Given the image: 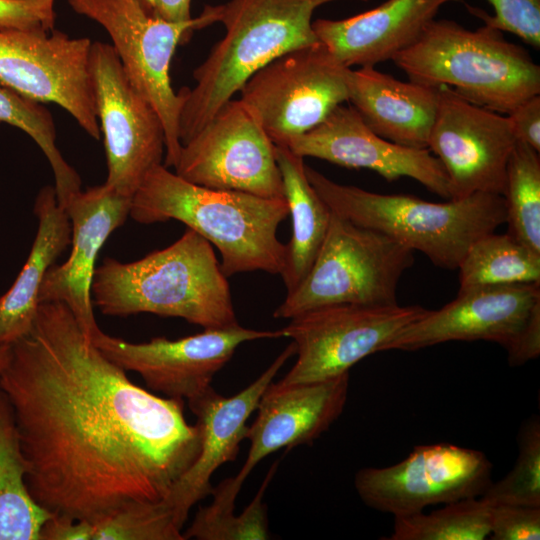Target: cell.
I'll use <instances>...</instances> for the list:
<instances>
[{"label": "cell", "instance_id": "cell-28", "mask_svg": "<svg viewBox=\"0 0 540 540\" xmlns=\"http://www.w3.org/2000/svg\"><path fill=\"white\" fill-rule=\"evenodd\" d=\"M0 122L22 130L40 147L53 172L57 201L64 207L69 198L81 190V179L56 145V128L50 111L43 103L0 82Z\"/></svg>", "mask_w": 540, "mask_h": 540}, {"label": "cell", "instance_id": "cell-21", "mask_svg": "<svg viewBox=\"0 0 540 540\" xmlns=\"http://www.w3.org/2000/svg\"><path fill=\"white\" fill-rule=\"evenodd\" d=\"M295 352L296 347L292 342L255 381L231 397H224L210 387L188 401L201 429L200 452L163 499L181 528L190 509L212 494L210 480L214 472L226 462L236 459L240 443L246 438L248 418L256 410L261 396L278 371Z\"/></svg>", "mask_w": 540, "mask_h": 540}, {"label": "cell", "instance_id": "cell-8", "mask_svg": "<svg viewBox=\"0 0 540 540\" xmlns=\"http://www.w3.org/2000/svg\"><path fill=\"white\" fill-rule=\"evenodd\" d=\"M78 14L100 24L109 34L122 67L139 93L160 117L165 134V164L175 167L181 149V91L170 81V64L179 44L194 30L218 22L217 6L206 5L188 21L172 22L148 14L135 0H67Z\"/></svg>", "mask_w": 540, "mask_h": 540}, {"label": "cell", "instance_id": "cell-29", "mask_svg": "<svg viewBox=\"0 0 540 540\" xmlns=\"http://www.w3.org/2000/svg\"><path fill=\"white\" fill-rule=\"evenodd\" d=\"M503 198L507 233L540 254V157L519 140L507 164Z\"/></svg>", "mask_w": 540, "mask_h": 540}, {"label": "cell", "instance_id": "cell-16", "mask_svg": "<svg viewBox=\"0 0 540 540\" xmlns=\"http://www.w3.org/2000/svg\"><path fill=\"white\" fill-rule=\"evenodd\" d=\"M282 331H259L239 324L204 329L177 340L155 337L132 343L100 330L92 339L98 350L125 371H134L153 391L171 398L200 396L211 387L214 375L244 342L282 337Z\"/></svg>", "mask_w": 540, "mask_h": 540}, {"label": "cell", "instance_id": "cell-2", "mask_svg": "<svg viewBox=\"0 0 540 540\" xmlns=\"http://www.w3.org/2000/svg\"><path fill=\"white\" fill-rule=\"evenodd\" d=\"M288 215L285 198L203 187L163 164L146 175L129 212L141 224L184 223L218 249L226 277L251 271L281 274L286 246L277 229Z\"/></svg>", "mask_w": 540, "mask_h": 540}, {"label": "cell", "instance_id": "cell-25", "mask_svg": "<svg viewBox=\"0 0 540 540\" xmlns=\"http://www.w3.org/2000/svg\"><path fill=\"white\" fill-rule=\"evenodd\" d=\"M275 155L292 218V236L285 245L280 274L290 293L309 272L327 234L332 211L309 182L303 157L281 144H275Z\"/></svg>", "mask_w": 540, "mask_h": 540}, {"label": "cell", "instance_id": "cell-18", "mask_svg": "<svg viewBox=\"0 0 540 540\" xmlns=\"http://www.w3.org/2000/svg\"><path fill=\"white\" fill-rule=\"evenodd\" d=\"M301 157H314L347 168L370 169L389 182L412 178L450 199L447 174L429 149L388 141L373 132L352 106H337L315 128L285 144Z\"/></svg>", "mask_w": 540, "mask_h": 540}, {"label": "cell", "instance_id": "cell-12", "mask_svg": "<svg viewBox=\"0 0 540 540\" xmlns=\"http://www.w3.org/2000/svg\"><path fill=\"white\" fill-rule=\"evenodd\" d=\"M174 168L203 187L285 198L275 144L240 99L227 101L182 144Z\"/></svg>", "mask_w": 540, "mask_h": 540}, {"label": "cell", "instance_id": "cell-14", "mask_svg": "<svg viewBox=\"0 0 540 540\" xmlns=\"http://www.w3.org/2000/svg\"><path fill=\"white\" fill-rule=\"evenodd\" d=\"M91 44L54 29L0 30V82L40 103L59 105L99 140L89 74Z\"/></svg>", "mask_w": 540, "mask_h": 540}, {"label": "cell", "instance_id": "cell-20", "mask_svg": "<svg viewBox=\"0 0 540 540\" xmlns=\"http://www.w3.org/2000/svg\"><path fill=\"white\" fill-rule=\"evenodd\" d=\"M349 387V373L307 383L279 385L271 382L257 405V416L248 426L247 459L239 473L218 486L236 500L254 467L281 448L310 444L325 432L343 412Z\"/></svg>", "mask_w": 540, "mask_h": 540}, {"label": "cell", "instance_id": "cell-15", "mask_svg": "<svg viewBox=\"0 0 540 540\" xmlns=\"http://www.w3.org/2000/svg\"><path fill=\"white\" fill-rule=\"evenodd\" d=\"M438 90L427 149L447 174L450 199L475 193L503 197L507 164L517 141L508 117L463 99L447 86Z\"/></svg>", "mask_w": 540, "mask_h": 540}, {"label": "cell", "instance_id": "cell-37", "mask_svg": "<svg viewBox=\"0 0 540 540\" xmlns=\"http://www.w3.org/2000/svg\"><path fill=\"white\" fill-rule=\"evenodd\" d=\"M508 117L516 140L540 152V96L533 95L518 104Z\"/></svg>", "mask_w": 540, "mask_h": 540}, {"label": "cell", "instance_id": "cell-33", "mask_svg": "<svg viewBox=\"0 0 540 540\" xmlns=\"http://www.w3.org/2000/svg\"><path fill=\"white\" fill-rule=\"evenodd\" d=\"M278 463L276 461L271 466L255 497L240 515H234V510L216 512L206 506L200 507L191 525L183 533L184 540L269 539L267 507L263 498Z\"/></svg>", "mask_w": 540, "mask_h": 540}, {"label": "cell", "instance_id": "cell-24", "mask_svg": "<svg viewBox=\"0 0 540 540\" xmlns=\"http://www.w3.org/2000/svg\"><path fill=\"white\" fill-rule=\"evenodd\" d=\"M34 213L38 228L27 260L11 287L0 295V345L9 346L31 332L44 276L71 243V221L57 201L54 186L38 192Z\"/></svg>", "mask_w": 540, "mask_h": 540}, {"label": "cell", "instance_id": "cell-34", "mask_svg": "<svg viewBox=\"0 0 540 540\" xmlns=\"http://www.w3.org/2000/svg\"><path fill=\"white\" fill-rule=\"evenodd\" d=\"M494 15L468 7L484 24L510 32L534 48L540 47V0H487Z\"/></svg>", "mask_w": 540, "mask_h": 540}, {"label": "cell", "instance_id": "cell-30", "mask_svg": "<svg viewBox=\"0 0 540 540\" xmlns=\"http://www.w3.org/2000/svg\"><path fill=\"white\" fill-rule=\"evenodd\" d=\"M492 506L481 497L444 504L430 513L394 517L390 540H483L490 535Z\"/></svg>", "mask_w": 540, "mask_h": 540}, {"label": "cell", "instance_id": "cell-4", "mask_svg": "<svg viewBox=\"0 0 540 540\" xmlns=\"http://www.w3.org/2000/svg\"><path fill=\"white\" fill-rule=\"evenodd\" d=\"M338 0H230L217 5L225 36L180 91L181 145L193 137L258 70L292 50L319 42L312 16ZM368 1V0H360Z\"/></svg>", "mask_w": 540, "mask_h": 540}, {"label": "cell", "instance_id": "cell-27", "mask_svg": "<svg viewBox=\"0 0 540 540\" xmlns=\"http://www.w3.org/2000/svg\"><path fill=\"white\" fill-rule=\"evenodd\" d=\"M457 269L459 290L486 285L540 284V254L507 232H491L475 240Z\"/></svg>", "mask_w": 540, "mask_h": 540}, {"label": "cell", "instance_id": "cell-13", "mask_svg": "<svg viewBox=\"0 0 540 540\" xmlns=\"http://www.w3.org/2000/svg\"><path fill=\"white\" fill-rule=\"evenodd\" d=\"M492 463L481 451L451 443L419 445L401 462L359 470L355 489L369 507L404 517L426 507L480 497Z\"/></svg>", "mask_w": 540, "mask_h": 540}, {"label": "cell", "instance_id": "cell-22", "mask_svg": "<svg viewBox=\"0 0 540 540\" xmlns=\"http://www.w3.org/2000/svg\"><path fill=\"white\" fill-rule=\"evenodd\" d=\"M450 1L386 0L349 18L317 19L312 28L344 66L374 67L410 47Z\"/></svg>", "mask_w": 540, "mask_h": 540}, {"label": "cell", "instance_id": "cell-17", "mask_svg": "<svg viewBox=\"0 0 540 540\" xmlns=\"http://www.w3.org/2000/svg\"><path fill=\"white\" fill-rule=\"evenodd\" d=\"M540 284L486 285L459 290L438 310H428L384 345L414 351L449 341L485 340L504 347L510 360L534 315Z\"/></svg>", "mask_w": 540, "mask_h": 540}, {"label": "cell", "instance_id": "cell-36", "mask_svg": "<svg viewBox=\"0 0 540 540\" xmlns=\"http://www.w3.org/2000/svg\"><path fill=\"white\" fill-rule=\"evenodd\" d=\"M54 0H0V30L52 31Z\"/></svg>", "mask_w": 540, "mask_h": 540}, {"label": "cell", "instance_id": "cell-5", "mask_svg": "<svg viewBox=\"0 0 540 540\" xmlns=\"http://www.w3.org/2000/svg\"><path fill=\"white\" fill-rule=\"evenodd\" d=\"M305 169L309 182L333 213L383 233L445 269H457L475 240L506 223L505 201L499 195L475 193L435 203L339 184L309 166Z\"/></svg>", "mask_w": 540, "mask_h": 540}, {"label": "cell", "instance_id": "cell-31", "mask_svg": "<svg viewBox=\"0 0 540 540\" xmlns=\"http://www.w3.org/2000/svg\"><path fill=\"white\" fill-rule=\"evenodd\" d=\"M163 501L132 502L90 522L78 520L79 540H184Z\"/></svg>", "mask_w": 540, "mask_h": 540}, {"label": "cell", "instance_id": "cell-32", "mask_svg": "<svg viewBox=\"0 0 540 540\" xmlns=\"http://www.w3.org/2000/svg\"><path fill=\"white\" fill-rule=\"evenodd\" d=\"M490 505L514 504L540 507V422L533 416L522 424L518 456L512 470L491 482L480 496Z\"/></svg>", "mask_w": 540, "mask_h": 540}, {"label": "cell", "instance_id": "cell-11", "mask_svg": "<svg viewBox=\"0 0 540 540\" xmlns=\"http://www.w3.org/2000/svg\"><path fill=\"white\" fill-rule=\"evenodd\" d=\"M89 74L107 160L105 184L132 198L162 164L165 134L152 105L127 77L111 44L92 42Z\"/></svg>", "mask_w": 540, "mask_h": 540}, {"label": "cell", "instance_id": "cell-1", "mask_svg": "<svg viewBox=\"0 0 540 540\" xmlns=\"http://www.w3.org/2000/svg\"><path fill=\"white\" fill-rule=\"evenodd\" d=\"M0 387L14 411L33 499L54 515L96 521L163 500L196 460L201 429L184 402L134 384L61 302L38 306L9 345Z\"/></svg>", "mask_w": 540, "mask_h": 540}, {"label": "cell", "instance_id": "cell-7", "mask_svg": "<svg viewBox=\"0 0 540 540\" xmlns=\"http://www.w3.org/2000/svg\"><path fill=\"white\" fill-rule=\"evenodd\" d=\"M413 263L411 249L332 212L309 272L273 316L292 319L333 305L396 304L398 283Z\"/></svg>", "mask_w": 540, "mask_h": 540}, {"label": "cell", "instance_id": "cell-10", "mask_svg": "<svg viewBox=\"0 0 540 540\" xmlns=\"http://www.w3.org/2000/svg\"><path fill=\"white\" fill-rule=\"evenodd\" d=\"M427 311L399 303L344 304L300 314L281 329L295 344L297 360L277 384L317 382L349 373Z\"/></svg>", "mask_w": 540, "mask_h": 540}, {"label": "cell", "instance_id": "cell-35", "mask_svg": "<svg viewBox=\"0 0 540 540\" xmlns=\"http://www.w3.org/2000/svg\"><path fill=\"white\" fill-rule=\"evenodd\" d=\"M491 506L490 539H540V507L514 504H495Z\"/></svg>", "mask_w": 540, "mask_h": 540}, {"label": "cell", "instance_id": "cell-6", "mask_svg": "<svg viewBox=\"0 0 540 540\" xmlns=\"http://www.w3.org/2000/svg\"><path fill=\"white\" fill-rule=\"evenodd\" d=\"M394 63L413 82L447 86L463 99L505 114L540 94V67L526 49L484 24L469 30L433 19Z\"/></svg>", "mask_w": 540, "mask_h": 540}, {"label": "cell", "instance_id": "cell-3", "mask_svg": "<svg viewBox=\"0 0 540 540\" xmlns=\"http://www.w3.org/2000/svg\"><path fill=\"white\" fill-rule=\"evenodd\" d=\"M91 295L110 316L152 313L204 329L239 324L212 244L190 228L170 246L139 260L105 258L95 269Z\"/></svg>", "mask_w": 540, "mask_h": 540}, {"label": "cell", "instance_id": "cell-19", "mask_svg": "<svg viewBox=\"0 0 540 540\" xmlns=\"http://www.w3.org/2000/svg\"><path fill=\"white\" fill-rule=\"evenodd\" d=\"M131 200L105 183L72 195L63 207L72 227L70 255L48 269L39 291V304L64 303L91 342L101 330L91 295L96 258L111 233L125 223Z\"/></svg>", "mask_w": 540, "mask_h": 540}, {"label": "cell", "instance_id": "cell-38", "mask_svg": "<svg viewBox=\"0 0 540 540\" xmlns=\"http://www.w3.org/2000/svg\"><path fill=\"white\" fill-rule=\"evenodd\" d=\"M148 14L172 22L188 21L191 0H135Z\"/></svg>", "mask_w": 540, "mask_h": 540}, {"label": "cell", "instance_id": "cell-26", "mask_svg": "<svg viewBox=\"0 0 540 540\" xmlns=\"http://www.w3.org/2000/svg\"><path fill=\"white\" fill-rule=\"evenodd\" d=\"M13 408L0 387V540H41L52 513L31 496Z\"/></svg>", "mask_w": 540, "mask_h": 540}, {"label": "cell", "instance_id": "cell-9", "mask_svg": "<svg viewBox=\"0 0 540 540\" xmlns=\"http://www.w3.org/2000/svg\"><path fill=\"white\" fill-rule=\"evenodd\" d=\"M320 41L281 55L242 86L240 100L274 144H285L323 122L348 101L347 75Z\"/></svg>", "mask_w": 540, "mask_h": 540}, {"label": "cell", "instance_id": "cell-23", "mask_svg": "<svg viewBox=\"0 0 540 540\" xmlns=\"http://www.w3.org/2000/svg\"><path fill=\"white\" fill-rule=\"evenodd\" d=\"M347 85L348 101L373 132L402 146L427 148L438 87L400 81L374 67L350 68Z\"/></svg>", "mask_w": 540, "mask_h": 540}, {"label": "cell", "instance_id": "cell-39", "mask_svg": "<svg viewBox=\"0 0 540 540\" xmlns=\"http://www.w3.org/2000/svg\"><path fill=\"white\" fill-rule=\"evenodd\" d=\"M8 348L9 346L0 345V370L6 361Z\"/></svg>", "mask_w": 540, "mask_h": 540}]
</instances>
